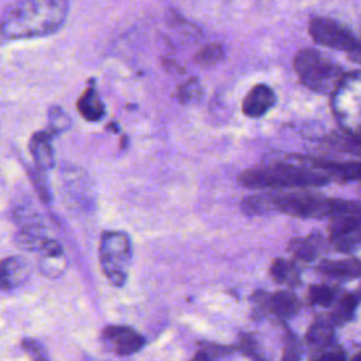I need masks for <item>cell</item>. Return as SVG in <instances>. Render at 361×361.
Listing matches in <instances>:
<instances>
[{
    "label": "cell",
    "instance_id": "obj_1",
    "mask_svg": "<svg viewBox=\"0 0 361 361\" xmlns=\"http://www.w3.org/2000/svg\"><path fill=\"white\" fill-rule=\"evenodd\" d=\"M68 0H16L0 16V37L27 39L56 32L68 17Z\"/></svg>",
    "mask_w": 361,
    "mask_h": 361
},
{
    "label": "cell",
    "instance_id": "obj_2",
    "mask_svg": "<svg viewBox=\"0 0 361 361\" xmlns=\"http://www.w3.org/2000/svg\"><path fill=\"white\" fill-rule=\"evenodd\" d=\"M240 183L252 190H282L324 186L330 179L310 166L305 157L289 155L241 172Z\"/></svg>",
    "mask_w": 361,
    "mask_h": 361
},
{
    "label": "cell",
    "instance_id": "obj_3",
    "mask_svg": "<svg viewBox=\"0 0 361 361\" xmlns=\"http://www.w3.org/2000/svg\"><path fill=\"white\" fill-rule=\"evenodd\" d=\"M271 212H281L303 219H324L341 213H360V204L355 200L324 197L307 192L269 193Z\"/></svg>",
    "mask_w": 361,
    "mask_h": 361
},
{
    "label": "cell",
    "instance_id": "obj_4",
    "mask_svg": "<svg viewBox=\"0 0 361 361\" xmlns=\"http://www.w3.org/2000/svg\"><path fill=\"white\" fill-rule=\"evenodd\" d=\"M293 68L306 87L323 94L331 93L345 73L340 65L314 48L300 49L293 59Z\"/></svg>",
    "mask_w": 361,
    "mask_h": 361
},
{
    "label": "cell",
    "instance_id": "obj_5",
    "mask_svg": "<svg viewBox=\"0 0 361 361\" xmlns=\"http://www.w3.org/2000/svg\"><path fill=\"white\" fill-rule=\"evenodd\" d=\"M131 255V241L126 233L106 231L102 234L99 248L100 268L114 286H121L126 282Z\"/></svg>",
    "mask_w": 361,
    "mask_h": 361
},
{
    "label": "cell",
    "instance_id": "obj_6",
    "mask_svg": "<svg viewBox=\"0 0 361 361\" xmlns=\"http://www.w3.org/2000/svg\"><path fill=\"white\" fill-rule=\"evenodd\" d=\"M331 107L343 130L360 134L361 113V80L360 72L344 73L340 83L331 92Z\"/></svg>",
    "mask_w": 361,
    "mask_h": 361
},
{
    "label": "cell",
    "instance_id": "obj_7",
    "mask_svg": "<svg viewBox=\"0 0 361 361\" xmlns=\"http://www.w3.org/2000/svg\"><path fill=\"white\" fill-rule=\"evenodd\" d=\"M309 34L316 44L343 51L355 62L360 61V42L341 23L329 17H314L309 23Z\"/></svg>",
    "mask_w": 361,
    "mask_h": 361
},
{
    "label": "cell",
    "instance_id": "obj_8",
    "mask_svg": "<svg viewBox=\"0 0 361 361\" xmlns=\"http://www.w3.org/2000/svg\"><path fill=\"white\" fill-rule=\"evenodd\" d=\"M361 219L360 213H341L331 217L329 238L331 245L341 252H351L360 244Z\"/></svg>",
    "mask_w": 361,
    "mask_h": 361
},
{
    "label": "cell",
    "instance_id": "obj_9",
    "mask_svg": "<svg viewBox=\"0 0 361 361\" xmlns=\"http://www.w3.org/2000/svg\"><path fill=\"white\" fill-rule=\"evenodd\" d=\"M103 345L117 355H131L142 348L144 337L134 329L126 326H109L102 331Z\"/></svg>",
    "mask_w": 361,
    "mask_h": 361
},
{
    "label": "cell",
    "instance_id": "obj_10",
    "mask_svg": "<svg viewBox=\"0 0 361 361\" xmlns=\"http://www.w3.org/2000/svg\"><path fill=\"white\" fill-rule=\"evenodd\" d=\"M305 159L310 166L324 173L330 180L334 179L338 182H355L360 179L358 161L338 162L327 158H313V157H305Z\"/></svg>",
    "mask_w": 361,
    "mask_h": 361
},
{
    "label": "cell",
    "instance_id": "obj_11",
    "mask_svg": "<svg viewBox=\"0 0 361 361\" xmlns=\"http://www.w3.org/2000/svg\"><path fill=\"white\" fill-rule=\"evenodd\" d=\"M30 275L28 262L18 255H10L0 261V290L8 292L21 286Z\"/></svg>",
    "mask_w": 361,
    "mask_h": 361
},
{
    "label": "cell",
    "instance_id": "obj_12",
    "mask_svg": "<svg viewBox=\"0 0 361 361\" xmlns=\"http://www.w3.org/2000/svg\"><path fill=\"white\" fill-rule=\"evenodd\" d=\"M275 102V93L269 86L264 83L255 85L243 100V113L251 118L262 117L274 107Z\"/></svg>",
    "mask_w": 361,
    "mask_h": 361
},
{
    "label": "cell",
    "instance_id": "obj_13",
    "mask_svg": "<svg viewBox=\"0 0 361 361\" xmlns=\"http://www.w3.org/2000/svg\"><path fill=\"white\" fill-rule=\"evenodd\" d=\"M38 254H39L38 267L45 276L58 278L63 272L66 267V259H65L63 250L56 240L48 238L42 244V247L38 250Z\"/></svg>",
    "mask_w": 361,
    "mask_h": 361
},
{
    "label": "cell",
    "instance_id": "obj_14",
    "mask_svg": "<svg viewBox=\"0 0 361 361\" xmlns=\"http://www.w3.org/2000/svg\"><path fill=\"white\" fill-rule=\"evenodd\" d=\"M54 135L55 134L51 133L49 130H42V131L34 133L30 138V142H28L30 154L34 159L35 166L41 171L51 169L55 164V155L52 148Z\"/></svg>",
    "mask_w": 361,
    "mask_h": 361
},
{
    "label": "cell",
    "instance_id": "obj_15",
    "mask_svg": "<svg viewBox=\"0 0 361 361\" xmlns=\"http://www.w3.org/2000/svg\"><path fill=\"white\" fill-rule=\"evenodd\" d=\"M334 322L329 316L316 319L306 333V343L316 353L334 343Z\"/></svg>",
    "mask_w": 361,
    "mask_h": 361
},
{
    "label": "cell",
    "instance_id": "obj_16",
    "mask_svg": "<svg viewBox=\"0 0 361 361\" xmlns=\"http://www.w3.org/2000/svg\"><path fill=\"white\" fill-rule=\"evenodd\" d=\"M317 269L334 279H353L360 276V261L357 258L324 259L317 265Z\"/></svg>",
    "mask_w": 361,
    "mask_h": 361
},
{
    "label": "cell",
    "instance_id": "obj_17",
    "mask_svg": "<svg viewBox=\"0 0 361 361\" xmlns=\"http://www.w3.org/2000/svg\"><path fill=\"white\" fill-rule=\"evenodd\" d=\"M78 110L86 121H92V123L102 120V117L104 116V104L100 100L96 92V87L93 85H89V87L79 97Z\"/></svg>",
    "mask_w": 361,
    "mask_h": 361
},
{
    "label": "cell",
    "instance_id": "obj_18",
    "mask_svg": "<svg viewBox=\"0 0 361 361\" xmlns=\"http://www.w3.org/2000/svg\"><path fill=\"white\" fill-rule=\"evenodd\" d=\"M268 310L281 319H289L298 313L299 300L289 290H278L268 299Z\"/></svg>",
    "mask_w": 361,
    "mask_h": 361
},
{
    "label": "cell",
    "instance_id": "obj_19",
    "mask_svg": "<svg viewBox=\"0 0 361 361\" xmlns=\"http://www.w3.org/2000/svg\"><path fill=\"white\" fill-rule=\"evenodd\" d=\"M271 278L278 283H288V285H299L300 274L296 265L288 259L276 258L269 267Z\"/></svg>",
    "mask_w": 361,
    "mask_h": 361
},
{
    "label": "cell",
    "instance_id": "obj_20",
    "mask_svg": "<svg viewBox=\"0 0 361 361\" xmlns=\"http://www.w3.org/2000/svg\"><path fill=\"white\" fill-rule=\"evenodd\" d=\"M319 241L313 237H295L288 244V250L293 254V257L305 262H313L319 255Z\"/></svg>",
    "mask_w": 361,
    "mask_h": 361
},
{
    "label": "cell",
    "instance_id": "obj_21",
    "mask_svg": "<svg viewBox=\"0 0 361 361\" xmlns=\"http://www.w3.org/2000/svg\"><path fill=\"white\" fill-rule=\"evenodd\" d=\"M358 302H360V296L357 292L345 293L344 296H341L340 300L337 302V306L334 307L333 313L330 314L334 324H344V323L350 322L355 314Z\"/></svg>",
    "mask_w": 361,
    "mask_h": 361
},
{
    "label": "cell",
    "instance_id": "obj_22",
    "mask_svg": "<svg viewBox=\"0 0 361 361\" xmlns=\"http://www.w3.org/2000/svg\"><path fill=\"white\" fill-rule=\"evenodd\" d=\"M224 55H226V49L223 44L210 42V44H206L200 51H197V54L195 55V62L199 66L212 68L220 63L224 59Z\"/></svg>",
    "mask_w": 361,
    "mask_h": 361
},
{
    "label": "cell",
    "instance_id": "obj_23",
    "mask_svg": "<svg viewBox=\"0 0 361 361\" xmlns=\"http://www.w3.org/2000/svg\"><path fill=\"white\" fill-rule=\"evenodd\" d=\"M176 97L182 104H196L203 97V89L197 78H190L176 90Z\"/></svg>",
    "mask_w": 361,
    "mask_h": 361
},
{
    "label": "cell",
    "instance_id": "obj_24",
    "mask_svg": "<svg viewBox=\"0 0 361 361\" xmlns=\"http://www.w3.org/2000/svg\"><path fill=\"white\" fill-rule=\"evenodd\" d=\"M330 142L333 147H336L340 151H345L354 155H360V134H353L344 130V133L341 134H333L330 137Z\"/></svg>",
    "mask_w": 361,
    "mask_h": 361
},
{
    "label": "cell",
    "instance_id": "obj_25",
    "mask_svg": "<svg viewBox=\"0 0 361 361\" xmlns=\"http://www.w3.org/2000/svg\"><path fill=\"white\" fill-rule=\"evenodd\" d=\"M336 300V292L329 285H313L309 289V302L314 306L327 307Z\"/></svg>",
    "mask_w": 361,
    "mask_h": 361
},
{
    "label": "cell",
    "instance_id": "obj_26",
    "mask_svg": "<svg viewBox=\"0 0 361 361\" xmlns=\"http://www.w3.org/2000/svg\"><path fill=\"white\" fill-rule=\"evenodd\" d=\"M48 126L49 131L54 134H58L61 131H65L71 126L69 116L58 106H54L48 111Z\"/></svg>",
    "mask_w": 361,
    "mask_h": 361
},
{
    "label": "cell",
    "instance_id": "obj_27",
    "mask_svg": "<svg viewBox=\"0 0 361 361\" xmlns=\"http://www.w3.org/2000/svg\"><path fill=\"white\" fill-rule=\"evenodd\" d=\"M233 353V347H224L217 344H202V348L193 355V360H216Z\"/></svg>",
    "mask_w": 361,
    "mask_h": 361
},
{
    "label": "cell",
    "instance_id": "obj_28",
    "mask_svg": "<svg viewBox=\"0 0 361 361\" xmlns=\"http://www.w3.org/2000/svg\"><path fill=\"white\" fill-rule=\"evenodd\" d=\"M27 172H28V175L31 178V182H32L35 190L38 192L39 197L42 199V202L48 203L51 200V192H49V188H48V185L45 182V178L41 175V169H38L35 166V169L28 168Z\"/></svg>",
    "mask_w": 361,
    "mask_h": 361
},
{
    "label": "cell",
    "instance_id": "obj_29",
    "mask_svg": "<svg viewBox=\"0 0 361 361\" xmlns=\"http://www.w3.org/2000/svg\"><path fill=\"white\" fill-rule=\"evenodd\" d=\"M21 347L24 348V351L32 358V360H48V355L45 353V348L42 347V344L35 340V338H24L21 341Z\"/></svg>",
    "mask_w": 361,
    "mask_h": 361
},
{
    "label": "cell",
    "instance_id": "obj_30",
    "mask_svg": "<svg viewBox=\"0 0 361 361\" xmlns=\"http://www.w3.org/2000/svg\"><path fill=\"white\" fill-rule=\"evenodd\" d=\"M312 358H316V360H345L347 354L340 345L333 343V344L327 345L326 348H323L320 351H316L312 355Z\"/></svg>",
    "mask_w": 361,
    "mask_h": 361
},
{
    "label": "cell",
    "instance_id": "obj_31",
    "mask_svg": "<svg viewBox=\"0 0 361 361\" xmlns=\"http://www.w3.org/2000/svg\"><path fill=\"white\" fill-rule=\"evenodd\" d=\"M241 351H244L248 357H254V358H261L259 355V350L257 345L255 338H252L251 334H247L241 338V345H240Z\"/></svg>",
    "mask_w": 361,
    "mask_h": 361
}]
</instances>
